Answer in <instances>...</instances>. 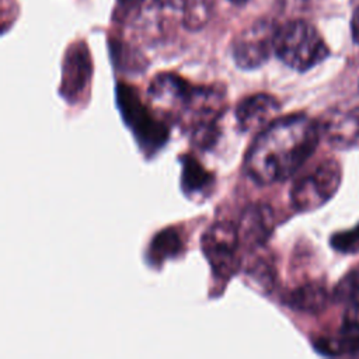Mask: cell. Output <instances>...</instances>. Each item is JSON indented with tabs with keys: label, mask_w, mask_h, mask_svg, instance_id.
Returning <instances> with one entry per match:
<instances>
[{
	"label": "cell",
	"mask_w": 359,
	"mask_h": 359,
	"mask_svg": "<svg viewBox=\"0 0 359 359\" xmlns=\"http://www.w3.org/2000/svg\"><path fill=\"white\" fill-rule=\"evenodd\" d=\"M320 135V123L304 114L275 118L259 130L245 154L248 177L259 185L286 181L314 153Z\"/></svg>",
	"instance_id": "6da1fadb"
},
{
	"label": "cell",
	"mask_w": 359,
	"mask_h": 359,
	"mask_svg": "<svg viewBox=\"0 0 359 359\" xmlns=\"http://www.w3.org/2000/svg\"><path fill=\"white\" fill-rule=\"evenodd\" d=\"M273 52L286 66L297 72L314 67L330 55L320 32L304 20H292L276 28Z\"/></svg>",
	"instance_id": "7a4b0ae2"
},
{
	"label": "cell",
	"mask_w": 359,
	"mask_h": 359,
	"mask_svg": "<svg viewBox=\"0 0 359 359\" xmlns=\"http://www.w3.org/2000/svg\"><path fill=\"white\" fill-rule=\"evenodd\" d=\"M116 104L125 123L132 129L133 136L144 154H153L167 142V125L157 116L154 109H149V107L142 102L133 87L118 84Z\"/></svg>",
	"instance_id": "3957f363"
},
{
	"label": "cell",
	"mask_w": 359,
	"mask_h": 359,
	"mask_svg": "<svg viewBox=\"0 0 359 359\" xmlns=\"http://www.w3.org/2000/svg\"><path fill=\"white\" fill-rule=\"evenodd\" d=\"M341 181V164L334 158H325L293 184L290 202L297 212H313L337 194Z\"/></svg>",
	"instance_id": "277c9868"
},
{
	"label": "cell",
	"mask_w": 359,
	"mask_h": 359,
	"mask_svg": "<svg viewBox=\"0 0 359 359\" xmlns=\"http://www.w3.org/2000/svg\"><path fill=\"white\" fill-rule=\"evenodd\" d=\"M202 252L217 279H229L240 265L238 247L241 245L237 226L230 222L210 224L201 238Z\"/></svg>",
	"instance_id": "5b68a950"
},
{
	"label": "cell",
	"mask_w": 359,
	"mask_h": 359,
	"mask_svg": "<svg viewBox=\"0 0 359 359\" xmlns=\"http://www.w3.org/2000/svg\"><path fill=\"white\" fill-rule=\"evenodd\" d=\"M194 86L175 73H158L150 81L147 97L156 112L175 122L181 116Z\"/></svg>",
	"instance_id": "8992f818"
},
{
	"label": "cell",
	"mask_w": 359,
	"mask_h": 359,
	"mask_svg": "<svg viewBox=\"0 0 359 359\" xmlns=\"http://www.w3.org/2000/svg\"><path fill=\"white\" fill-rule=\"evenodd\" d=\"M276 28L259 21L244 29L233 42L231 55L240 69L251 70L264 65L273 50V36Z\"/></svg>",
	"instance_id": "52a82bcc"
},
{
	"label": "cell",
	"mask_w": 359,
	"mask_h": 359,
	"mask_svg": "<svg viewBox=\"0 0 359 359\" xmlns=\"http://www.w3.org/2000/svg\"><path fill=\"white\" fill-rule=\"evenodd\" d=\"M320 130L335 149L359 147V107L330 111L320 123Z\"/></svg>",
	"instance_id": "ba28073f"
},
{
	"label": "cell",
	"mask_w": 359,
	"mask_h": 359,
	"mask_svg": "<svg viewBox=\"0 0 359 359\" xmlns=\"http://www.w3.org/2000/svg\"><path fill=\"white\" fill-rule=\"evenodd\" d=\"M91 77V60L84 43H74L65 56L60 94L69 102H76Z\"/></svg>",
	"instance_id": "9c48e42d"
},
{
	"label": "cell",
	"mask_w": 359,
	"mask_h": 359,
	"mask_svg": "<svg viewBox=\"0 0 359 359\" xmlns=\"http://www.w3.org/2000/svg\"><path fill=\"white\" fill-rule=\"evenodd\" d=\"M275 227V215L266 203H252L241 213L237 224L240 243L248 248H257L264 245Z\"/></svg>",
	"instance_id": "30bf717a"
},
{
	"label": "cell",
	"mask_w": 359,
	"mask_h": 359,
	"mask_svg": "<svg viewBox=\"0 0 359 359\" xmlns=\"http://www.w3.org/2000/svg\"><path fill=\"white\" fill-rule=\"evenodd\" d=\"M280 109L276 97L266 93H257L244 97L236 107V121L241 132H252L265 128L272 122Z\"/></svg>",
	"instance_id": "8fae6325"
},
{
	"label": "cell",
	"mask_w": 359,
	"mask_h": 359,
	"mask_svg": "<svg viewBox=\"0 0 359 359\" xmlns=\"http://www.w3.org/2000/svg\"><path fill=\"white\" fill-rule=\"evenodd\" d=\"M317 346L327 355L352 353L359 349V300L348 304L338 334L332 338L320 339Z\"/></svg>",
	"instance_id": "7c38bea8"
},
{
	"label": "cell",
	"mask_w": 359,
	"mask_h": 359,
	"mask_svg": "<svg viewBox=\"0 0 359 359\" xmlns=\"http://www.w3.org/2000/svg\"><path fill=\"white\" fill-rule=\"evenodd\" d=\"M181 188L188 198L203 199L213 188L215 178L196 158L191 156H184L181 158Z\"/></svg>",
	"instance_id": "4fadbf2b"
},
{
	"label": "cell",
	"mask_w": 359,
	"mask_h": 359,
	"mask_svg": "<svg viewBox=\"0 0 359 359\" xmlns=\"http://www.w3.org/2000/svg\"><path fill=\"white\" fill-rule=\"evenodd\" d=\"M286 304L303 313H318L325 307L327 290L323 285L310 282L290 290L285 297Z\"/></svg>",
	"instance_id": "5bb4252c"
},
{
	"label": "cell",
	"mask_w": 359,
	"mask_h": 359,
	"mask_svg": "<svg viewBox=\"0 0 359 359\" xmlns=\"http://www.w3.org/2000/svg\"><path fill=\"white\" fill-rule=\"evenodd\" d=\"M181 248L182 240L180 231L175 227H167L154 236L147 257L154 265H160L167 258L177 257Z\"/></svg>",
	"instance_id": "9a60e30c"
},
{
	"label": "cell",
	"mask_w": 359,
	"mask_h": 359,
	"mask_svg": "<svg viewBox=\"0 0 359 359\" xmlns=\"http://www.w3.org/2000/svg\"><path fill=\"white\" fill-rule=\"evenodd\" d=\"M182 22L188 29L202 28L212 11L213 0H181Z\"/></svg>",
	"instance_id": "2e32d148"
},
{
	"label": "cell",
	"mask_w": 359,
	"mask_h": 359,
	"mask_svg": "<svg viewBox=\"0 0 359 359\" xmlns=\"http://www.w3.org/2000/svg\"><path fill=\"white\" fill-rule=\"evenodd\" d=\"M247 278L261 293H268L275 285V268L266 259L255 261L247 269Z\"/></svg>",
	"instance_id": "e0dca14e"
},
{
	"label": "cell",
	"mask_w": 359,
	"mask_h": 359,
	"mask_svg": "<svg viewBox=\"0 0 359 359\" xmlns=\"http://www.w3.org/2000/svg\"><path fill=\"white\" fill-rule=\"evenodd\" d=\"M334 299L342 303H353L359 300V268L348 272L335 286Z\"/></svg>",
	"instance_id": "ac0fdd59"
},
{
	"label": "cell",
	"mask_w": 359,
	"mask_h": 359,
	"mask_svg": "<svg viewBox=\"0 0 359 359\" xmlns=\"http://www.w3.org/2000/svg\"><path fill=\"white\" fill-rule=\"evenodd\" d=\"M331 244L341 252H358L359 251V224L353 229L337 233L331 238Z\"/></svg>",
	"instance_id": "d6986e66"
},
{
	"label": "cell",
	"mask_w": 359,
	"mask_h": 359,
	"mask_svg": "<svg viewBox=\"0 0 359 359\" xmlns=\"http://www.w3.org/2000/svg\"><path fill=\"white\" fill-rule=\"evenodd\" d=\"M351 28H352V36H353V41L359 45V6L355 8V11H353V14H352Z\"/></svg>",
	"instance_id": "ffe728a7"
},
{
	"label": "cell",
	"mask_w": 359,
	"mask_h": 359,
	"mask_svg": "<svg viewBox=\"0 0 359 359\" xmlns=\"http://www.w3.org/2000/svg\"><path fill=\"white\" fill-rule=\"evenodd\" d=\"M229 1H231V3H244L247 0H229Z\"/></svg>",
	"instance_id": "44dd1931"
}]
</instances>
